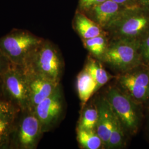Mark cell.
Wrapping results in <instances>:
<instances>
[{"mask_svg":"<svg viewBox=\"0 0 149 149\" xmlns=\"http://www.w3.org/2000/svg\"><path fill=\"white\" fill-rule=\"evenodd\" d=\"M21 68L26 72L40 75L60 84L64 62L56 47L49 41L44 40Z\"/></svg>","mask_w":149,"mask_h":149,"instance_id":"cell-1","label":"cell"},{"mask_svg":"<svg viewBox=\"0 0 149 149\" xmlns=\"http://www.w3.org/2000/svg\"><path fill=\"white\" fill-rule=\"evenodd\" d=\"M140 45V40L112 38L101 62L119 74L133 69L143 64Z\"/></svg>","mask_w":149,"mask_h":149,"instance_id":"cell-2","label":"cell"},{"mask_svg":"<svg viewBox=\"0 0 149 149\" xmlns=\"http://www.w3.org/2000/svg\"><path fill=\"white\" fill-rule=\"evenodd\" d=\"M106 31L112 38L141 42L149 33V10L140 6L127 9Z\"/></svg>","mask_w":149,"mask_h":149,"instance_id":"cell-3","label":"cell"},{"mask_svg":"<svg viewBox=\"0 0 149 149\" xmlns=\"http://www.w3.org/2000/svg\"><path fill=\"white\" fill-rule=\"evenodd\" d=\"M43 41L27 31L15 30L0 38V50L12 64L23 67Z\"/></svg>","mask_w":149,"mask_h":149,"instance_id":"cell-4","label":"cell"},{"mask_svg":"<svg viewBox=\"0 0 149 149\" xmlns=\"http://www.w3.org/2000/svg\"><path fill=\"white\" fill-rule=\"evenodd\" d=\"M104 97L127 133L132 135L137 133L141 118L138 104L118 86L109 87Z\"/></svg>","mask_w":149,"mask_h":149,"instance_id":"cell-5","label":"cell"},{"mask_svg":"<svg viewBox=\"0 0 149 149\" xmlns=\"http://www.w3.org/2000/svg\"><path fill=\"white\" fill-rule=\"evenodd\" d=\"M21 112L16 120L10 149H36L44 134L41 124L33 110Z\"/></svg>","mask_w":149,"mask_h":149,"instance_id":"cell-6","label":"cell"},{"mask_svg":"<svg viewBox=\"0 0 149 149\" xmlns=\"http://www.w3.org/2000/svg\"><path fill=\"white\" fill-rule=\"evenodd\" d=\"M3 97L21 111L30 110L27 77L23 69L13 65L2 76Z\"/></svg>","mask_w":149,"mask_h":149,"instance_id":"cell-7","label":"cell"},{"mask_svg":"<svg viewBox=\"0 0 149 149\" xmlns=\"http://www.w3.org/2000/svg\"><path fill=\"white\" fill-rule=\"evenodd\" d=\"M119 87L138 104L149 101V68L144 64L119 74Z\"/></svg>","mask_w":149,"mask_h":149,"instance_id":"cell-8","label":"cell"},{"mask_svg":"<svg viewBox=\"0 0 149 149\" xmlns=\"http://www.w3.org/2000/svg\"><path fill=\"white\" fill-rule=\"evenodd\" d=\"M64 99L60 85L53 93L41 102L33 111L41 124L43 133L49 132L61 117Z\"/></svg>","mask_w":149,"mask_h":149,"instance_id":"cell-9","label":"cell"},{"mask_svg":"<svg viewBox=\"0 0 149 149\" xmlns=\"http://www.w3.org/2000/svg\"><path fill=\"white\" fill-rule=\"evenodd\" d=\"M24 71L27 77L30 110H33L38 104L52 95L60 84L40 75Z\"/></svg>","mask_w":149,"mask_h":149,"instance_id":"cell-10","label":"cell"},{"mask_svg":"<svg viewBox=\"0 0 149 149\" xmlns=\"http://www.w3.org/2000/svg\"><path fill=\"white\" fill-rule=\"evenodd\" d=\"M127 9L129 8L112 0H106L87 11L89 12L91 19L106 31Z\"/></svg>","mask_w":149,"mask_h":149,"instance_id":"cell-11","label":"cell"},{"mask_svg":"<svg viewBox=\"0 0 149 149\" xmlns=\"http://www.w3.org/2000/svg\"><path fill=\"white\" fill-rule=\"evenodd\" d=\"M95 102L98 111L96 132L101 139L104 148L107 149L112 130L114 112L104 96L99 98Z\"/></svg>","mask_w":149,"mask_h":149,"instance_id":"cell-12","label":"cell"},{"mask_svg":"<svg viewBox=\"0 0 149 149\" xmlns=\"http://www.w3.org/2000/svg\"><path fill=\"white\" fill-rule=\"evenodd\" d=\"M74 27L82 40L108 35V33L99 24L80 12H77L74 16Z\"/></svg>","mask_w":149,"mask_h":149,"instance_id":"cell-13","label":"cell"},{"mask_svg":"<svg viewBox=\"0 0 149 149\" xmlns=\"http://www.w3.org/2000/svg\"><path fill=\"white\" fill-rule=\"evenodd\" d=\"M96 88L95 81L84 68L77 74L76 78V89L82 108L85 106L91 97L96 93Z\"/></svg>","mask_w":149,"mask_h":149,"instance_id":"cell-14","label":"cell"},{"mask_svg":"<svg viewBox=\"0 0 149 149\" xmlns=\"http://www.w3.org/2000/svg\"><path fill=\"white\" fill-rule=\"evenodd\" d=\"M102 63L101 61L90 55L87 59L84 67L96 83V92L102 86L105 85L110 80L115 77V76L110 74L107 71Z\"/></svg>","mask_w":149,"mask_h":149,"instance_id":"cell-15","label":"cell"},{"mask_svg":"<svg viewBox=\"0 0 149 149\" xmlns=\"http://www.w3.org/2000/svg\"><path fill=\"white\" fill-rule=\"evenodd\" d=\"M77 140L81 148L100 149L104 148V144L96 130L76 128Z\"/></svg>","mask_w":149,"mask_h":149,"instance_id":"cell-16","label":"cell"},{"mask_svg":"<svg viewBox=\"0 0 149 149\" xmlns=\"http://www.w3.org/2000/svg\"><path fill=\"white\" fill-rule=\"evenodd\" d=\"M84 47L94 58L101 61L106 52L109 40L107 35H101L95 37L82 40Z\"/></svg>","mask_w":149,"mask_h":149,"instance_id":"cell-17","label":"cell"},{"mask_svg":"<svg viewBox=\"0 0 149 149\" xmlns=\"http://www.w3.org/2000/svg\"><path fill=\"white\" fill-rule=\"evenodd\" d=\"M82 109L76 128L96 130L98 117V111L96 102L87 103Z\"/></svg>","mask_w":149,"mask_h":149,"instance_id":"cell-18","label":"cell"},{"mask_svg":"<svg viewBox=\"0 0 149 149\" xmlns=\"http://www.w3.org/2000/svg\"><path fill=\"white\" fill-rule=\"evenodd\" d=\"M18 113L19 112L0 119V149L10 148Z\"/></svg>","mask_w":149,"mask_h":149,"instance_id":"cell-19","label":"cell"},{"mask_svg":"<svg viewBox=\"0 0 149 149\" xmlns=\"http://www.w3.org/2000/svg\"><path fill=\"white\" fill-rule=\"evenodd\" d=\"M125 133L127 132L122 123L114 113L107 149H118L124 146L125 144Z\"/></svg>","mask_w":149,"mask_h":149,"instance_id":"cell-20","label":"cell"},{"mask_svg":"<svg viewBox=\"0 0 149 149\" xmlns=\"http://www.w3.org/2000/svg\"><path fill=\"white\" fill-rule=\"evenodd\" d=\"M21 110L11 102L0 100V119L15 114Z\"/></svg>","mask_w":149,"mask_h":149,"instance_id":"cell-21","label":"cell"},{"mask_svg":"<svg viewBox=\"0 0 149 149\" xmlns=\"http://www.w3.org/2000/svg\"><path fill=\"white\" fill-rule=\"evenodd\" d=\"M140 50L143 64L149 67V33L141 40Z\"/></svg>","mask_w":149,"mask_h":149,"instance_id":"cell-22","label":"cell"},{"mask_svg":"<svg viewBox=\"0 0 149 149\" xmlns=\"http://www.w3.org/2000/svg\"><path fill=\"white\" fill-rule=\"evenodd\" d=\"M13 65V64L11 63L0 50V76L5 74Z\"/></svg>","mask_w":149,"mask_h":149,"instance_id":"cell-23","label":"cell"},{"mask_svg":"<svg viewBox=\"0 0 149 149\" xmlns=\"http://www.w3.org/2000/svg\"><path fill=\"white\" fill-rule=\"evenodd\" d=\"M106 1V0H80L79 6L82 10L87 11L93 6L101 4Z\"/></svg>","mask_w":149,"mask_h":149,"instance_id":"cell-24","label":"cell"},{"mask_svg":"<svg viewBox=\"0 0 149 149\" xmlns=\"http://www.w3.org/2000/svg\"><path fill=\"white\" fill-rule=\"evenodd\" d=\"M127 8H133L139 6L137 0H112Z\"/></svg>","mask_w":149,"mask_h":149,"instance_id":"cell-25","label":"cell"},{"mask_svg":"<svg viewBox=\"0 0 149 149\" xmlns=\"http://www.w3.org/2000/svg\"><path fill=\"white\" fill-rule=\"evenodd\" d=\"M140 6L149 10V0H137Z\"/></svg>","mask_w":149,"mask_h":149,"instance_id":"cell-26","label":"cell"},{"mask_svg":"<svg viewBox=\"0 0 149 149\" xmlns=\"http://www.w3.org/2000/svg\"><path fill=\"white\" fill-rule=\"evenodd\" d=\"M3 97V92H2V76H0V98Z\"/></svg>","mask_w":149,"mask_h":149,"instance_id":"cell-27","label":"cell"},{"mask_svg":"<svg viewBox=\"0 0 149 149\" xmlns=\"http://www.w3.org/2000/svg\"><path fill=\"white\" fill-rule=\"evenodd\" d=\"M148 68H149V67H148Z\"/></svg>","mask_w":149,"mask_h":149,"instance_id":"cell-28","label":"cell"}]
</instances>
